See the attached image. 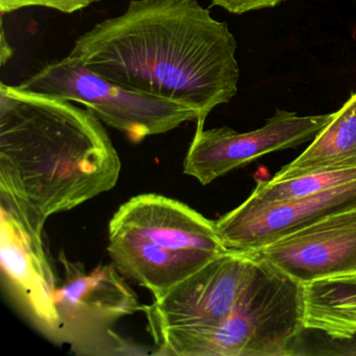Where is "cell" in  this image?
Wrapping results in <instances>:
<instances>
[{"instance_id":"1","label":"cell","mask_w":356,"mask_h":356,"mask_svg":"<svg viewBox=\"0 0 356 356\" xmlns=\"http://www.w3.org/2000/svg\"><path fill=\"white\" fill-rule=\"evenodd\" d=\"M236 49L228 24L197 0H131L79 37L70 56L122 88L193 108L197 128L238 91Z\"/></svg>"},{"instance_id":"2","label":"cell","mask_w":356,"mask_h":356,"mask_svg":"<svg viewBox=\"0 0 356 356\" xmlns=\"http://www.w3.org/2000/svg\"><path fill=\"white\" fill-rule=\"evenodd\" d=\"M122 162L102 120L72 102L0 84V204L33 232L118 184Z\"/></svg>"},{"instance_id":"3","label":"cell","mask_w":356,"mask_h":356,"mask_svg":"<svg viewBox=\"0 0 356 356\" xmlns=\"http://www.w3.org/2000/svg\"><path fill=\"white\" fill-rule=\"evenodd\" d=\"M257 259L255 276L225 320L207 328L156 331L154 355H296L305 331L302 284Z\"/></svg>"},{"instance_id":"4","label":"cell","mask_w":356,"mask_h":356,"mask_svg":"<svg viewBox=\"0 0 356 356\" xmlns=\"http://www.w3.org/2000/svg\"><path fill=\"white\" fill-rule=\"evenodd\" d=\"M62 275L56 291L58 343L78 355H147L153 352L114 332L113 326L143 310L135 291L113 264L87 270L59 255Z\"/></svg>"},{"instance_id":"5","label":"cell","mask_w":356,"mask_h":356,"mask_svg":"<svg viewBox=\"0 0 356 356\" xmlns=\"http://www.w3.org/2000/svg\"><path fill=\"white\" fill-rule=\"evenodd\" d=\"M19 86L82 104L134 143L199 120V113L193 108L122 88L70 56L47 64Z\"/></svg>"},{"instance_id":"6","label":"cell","mask_w":356,"mask_h":356,"mask_svg":"<svg viewBox=\"0 0 356 356\" xmlns=\"http://www.w3.org/2000/svg\"><path fill=\"white\" fill-rule=\"evenodd\" d=\"M259 260L248 251L229 250L176 286L143 305L149 334L165 328H207L232 312L257 272Z\"/></svg>"},{"instance_id":"7","label":"cell","mask_w":356,"mask_h":356,"mask_svg":"<svg viewBox=\"0 0 356 356\" xmlns=\"http://www.w3.org/2000/svg\"><path fill=\"white\" fill-rule=\"evenodd\" d=\"M332 116H300L278 109L264 127L251 132L239 133L228 127L210 130L197 127L183 162V172L202 185L210 184L266 154L314 140Z\"/></svg>"},{"instance_id":"8","label":"cell","mask_w":356,"mask_h":356,"mask_svg":"<svg viewBox=\"0 0 356 356\" xmlns=\"http://www.w3.org/2000/svg\"><path fill=\"white\" fill-rule=\"evenodd\" d=\"M0 262L3 282L31 322L57 341L55 296L58 279L43 235L33 232L7 206L0 204Z\"/></svg>"},{"instance_id":"9","label":"cell","mask_w":356,"mask_h":356,"mask_svg":"<svg viewBox=\"0 0 356 356\" xmlns=\"http://www.w3.org/2000/svg\"><path fill=\"white\" fill-rule=\"evenodd\" d=\"M356 208V181L316 195L273 203L245 201L214 220L227 249L254 251L321 218Z\"/></svg>"},{"instance_id":"10","label":"cell","mask_w":356,"mask_h":356,"mask_svg":"<svg viewBox=\"0 0 356 356\" xmlns=\"http://www.w3.org/2000/svg\"><path fill=\"white\" fill-rule=\"evenodd\" d=\"M304 284L356 270V208L248 251Z\"/></svg>"},{"instance_id":"11","label":"cell","mask_w":356,"mask_h":356,"mask_svg":"<svg viewBox=\"0 0 356 356\" xmlns=\"http://www.w3.org/2000/svg\"><path fill=\"white\" fill-rule=\"evenodd\" d=\"M109 233L136 237L172 251L216 256L229 251L214 220L182 202L157 193H143L122 204L110 220Z\"/></svg>"},{"instance_id":"12","label":"cell","mask_w":356,"mask_h":356,"mask_svg":"<svg viewBox=\"0 0 356 356\" xmlns=\"http://www.w3.org/2000/svg\"><path fill=\"white\" fill-rule=\"evenodd\" d=\"M108 253L118 272L151 291L154 299L220 256L172 251L143 239L114 233H109Z\"/></svg>"},{"instance_id":"13","label":"cell","mask_w":356,"mask_h":356,"mask_svg":"<svg viewBox=\"0 0 356 356\" xmlns=\"http://www.w3.org/2000/svg\"><path fill=\"white\" fill-rule=\"evenodd\" d=\"M303 326L337 341L356 337V270L302 284Z\"/></svg>"},{"instance_id":"14","label":"cell","mask_w":356,"mask_h":356,"mask_svg":"<svg viewBox=\"0 0 356 356\" xmlns=\"http://www.w3.org/2000/svg\"><path fill=\"white\" fill-rule=\"evenodd\" d=\"M349 168H356V92L333 113L309 147L273 179L286 180L307 172Z\"/></svg>"},{"instance_id":"15","label":"cell","mask_w":356,"mask_h":356,"mask_svg":"<svg viewBox=\"0 0 356 356\" xmlns=\"http://www.w3.org/2000/svg\"><path fill=\"white\" fill-rule=\"evenodd\" d=\"M356 181V168L320 170L299 175L286 180L260 181L245 201L264 204L316 195Z\"/></svg>"},{"instance_id":"16","label":"cell","mask_w":356,"mask_h":356,"mask_svg":"<svg viewBox=\"0 0 356 356\" xmlns=\"http://www.w3.org/2000/svg\"><path fill=\"white\" fill-rule=\"evenodd\" d=\"M101 0H0L1 13H12L24 8L43 7L62 13L72 14L86 9Z\"/></svg>"},{"instance_id":"17","label":"cell","mask_w":356,"mask_h":356,"mask_svg":"<svg viewBox=\"0 0 356 356\" xmlns=\"http://www.w3.org/2000/svg\"><path fill=\"white\" fill-rule=\"evenodd\" d=\"M212 5L222 8L229 13H248L258 10L270 9L276 7L283 0H211Z\"/></svg>"},{"instance_id":"18","label":"cell","mask_w":356,"mask_h":356,"mask_svg":"<svg viewBox=\"0 0 356 356\" xmlns=\"http://www.w3.org/2000/svg\"><path fill=\"white\" fill-rule=\"evenodd\" d=\"M0 62H1V66L5 65L6 62L12 57L13 55V49L10 47L9 43L6 41L5 32L1 31V47H0Z\"/></svg>"}]
</instances>
